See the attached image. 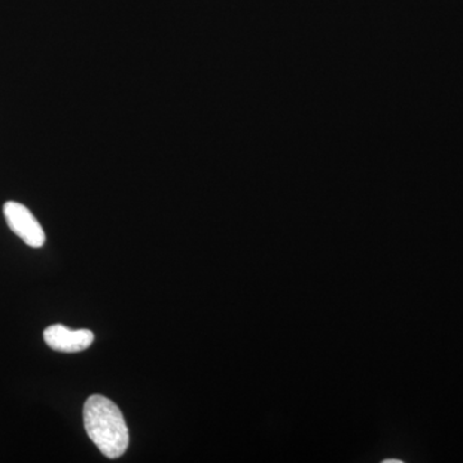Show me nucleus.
Segmentation results:
<instances>
[{
    "label": "nucleus",
    "mask_w": 463,
    "mask_h": 463,
    "mask_svg": "<svg viewBox=\"0 0 463 463\" xmlns=\"http://www.w3.org/2000/svg\"><path fill=\"white\" fill-rule=\"evenodd\" d=\"M88 437L108 458H118L129 446V430L120 408L102 395H91L84 405Z\"/></svg>",
    "instance_id": "1"
},
{
    "label": "nucleus",
    "mask_w": 463,
    "mask_h": 463,
    "mask_svg": "<svg viewBox=\"0 0 463 463\" xmlns=\"http://www.w3.org/2000/svg\"><path fill=\"white\" fill-rule=\"evenodd\" d=\"M3 214L8 227L30 248H42L45 242V233L38 219L23 203L8 201L3 206Z\"/></svg>",
    "instance_id": "2"
},
{
    "label": "nucleus",
    "mask_w": 463,
    "mask_h": 463,
    "mask_svg": "<svg viewBox=\"0 0 463 463\" xmlns=\"http://www.w3.org/2000/svg\"><path fill=\"white\" fill-rule=\"evenodd\" d=\"M44 341L51 349L61 353H80L93 344L90 330H70L63 325H53L44 331Z\"/></svg>",
    "instance_id": "3"
}]
</instances>
